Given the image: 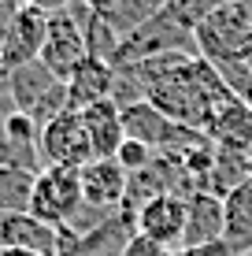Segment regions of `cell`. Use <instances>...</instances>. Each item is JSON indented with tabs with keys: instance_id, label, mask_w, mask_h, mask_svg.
<instances>
[{
	"instance_id": "ba28073f",
	"label": "cell",
	"mask_w": 252,
	"mask_h": 256,
	"mask_svg": "<svg viewBox=\"0 0 252 256\" xmlns=\"http://www.w3.org/2000/svg\"><path fill=\"white\" fill-rule=\"evenodd\" d=\"M186 219H189V197H182V193H160V197L145 200L134 212V234L160 245V249H182Z\"/></svg>"
},
{
	"instance_id": "e0dca14e",
	"label": "cell",
	"mask_w": 252,
	"mask_h": 256,
	"mask_svg": "<svg viewBox=\"0 0 252 256\" xmlns=\"http://www.w3.org/2000/svg\"><path fill=\"white\" fill-rule=\"evenodd\" d=\"M230 0H160V12L167 15L171 22H178L182 30H197L212 12H219Z\"/></svg>"
},
{
	"instance_id": "7a4b0ae2",
	"label": "cell",
	"mask_w": 252,
	"mask_h": 256,
	"mask_svg": "<svg viewBox=\"0 0 252 256\" xmlns=\"http://www.w3.org/2000/svg\"><path fill=\"white\" fill-rule=\"evenodd\" d=\"M208 64H252V0H230L193 30Z\"/></svg>"
},
{
	"instance_id": "7c38bea8",
	"label": "cell",
	"mask_w": 252,
	"mask_h": 256,
	"mask_svg": "<svg viewBox=\"0 0 252 256\" xmlns=\"http://www.w3.org/2000/svg\"><path fill=\"white\" fill-rule=\"evenodd\" d=\"M0 249H26L37 256H56L59 226L41 223L30 212H0Z\"/></svg>"
},
{
	"instance_id": "5b68a950",
	"label": "cell",
	"mask_w": 252,
	"mask_h": 256,
	"mask_svg": "<svg viewBox=\"0 0 252 256\" xmlns=\"http://www.w3.org/2000/svg\"><path fill=\"white\" fill-rule=\"evenodd\" d=\"M119 116H123V134L130 141H141L152 152H186L189 145H197V141L208 138L201 130H189V126H182V122L167 119L149 100L126 104V108H119Z\"/></svg>"
},
{
	"instance_id": "44dd1931",
	"label": "cell",
	"mask_w": 252,
	"mask_h": 256,
	"mask_svg": "<svg viewBox=\"0 0 252 256\" xmlns=\"http://www.w3.org/2000/svg\"><path fill=\"white\" fill-rule=\"evenodd\" d=\"M11 116V100H7V93H4V86H0V130H4V119Z\"/></svg>"
},
{
	"instance_id": "ac0fdd59",
	"label": "cell",
	"mask_w": 252,
	"mask_h": 256,
	"mask_svg": "<svg viewBox=\"0 0 252 256\" xmlns=\"http://www.w3.org/2000/svg\"><path fill=\"white\" fill-rule=\"evenodd\" d=\"M152 156H156L152 148H145L141 141H130V138H126V141H123V148L115 152V160H119V167H123L126 174H134V171H141V167L149 164Z\"/></svg>"
},
{
	"instance_id": "52a82bcc",
	"label": "cell",
	"mask_w": 252,
	"mask_h": 256,
	"mask_svg": "<svg viewBox=\"0 0 252 256\" xmlns=\"http://www.w3.org/2000/svg\"><path fill=\"white\" fill-rule=\"evenodd\" d=\"M89 56L85 48V26H82V0H74L71 8L48 15V30H45V45H41V64H45L59 82L71 78V70Z\"/></svg>"
},
{
	"instance_id": "ffe728a7",
	"label": "cell",
	"mask_w": 252,
	"mask_h": 256,
	"mask_svg": "<svg viewBox=\"0 0 252 256\" xmlns=\"http://www.w3.org/2000/svg\"><path fill=\"white\" fill-rule=\"evenodd\" d=\"M19 0H0V38H4V30H7V22L15 19V12H19Z\"/></svg>"
},
{
	"instance_id": "603a6c76",
	"label": "cell",
	"mask_w": 252,
	"mask_h": 256,
	"mask_svg": "<svg viewBox=\"0 0 252 256\" xmlns=\"http://www.w3.org/2000/svg\"><path fill=\"white\" fill-rule=\"evenodd\" d=\"M85 4H89V8H97V12H104V8H108L111 0H85Z\"/></svg>"
},
{
	"instance_id": "8992f818",
	"label": "cell",
	"mask_w": 252,
	"mask_h": 256,
	"mask_svg": "<svg viewBox=\"0 0 252 256\" xmlns=\"http://www.w3.org/2000/svg\"><path fill=\"white\" fill-rule=\"evenodd\" d=\"M163 52H197V41H193V30H182L163 12H156L152 19L134 26L119 41L115 56H111V67H134V64L152 60V56H163Z\"/></svg>"
},
{
	"instance_id": "9c48e42d",
	"label": "cell",
	"mask_w": 252,
	"mask_h": 256,
	"mask_svg": "<svg viewBox=\"0 0 252 256\" xmlns=\"http://www.w3.org/2000/svg\"><path fill=\"white\" fill-rule=\"evenodd\" d=\"M37 148H41L45 167H78V171H82V167L93 160V148H89V138H85V126H82V116H78V112H59V116L41 130Z\"/></svg>"
},
{
	"instance_id": "7402d4cb",
	"label": "cell",
	"mask_w": 252,
	"mask_h": 256,
	"mask_svg": "<svg viewBox=\"0 0 252 256\" xmlns=\"http://www.w3.org/2000/svg\"><path fill=\"white\" fill-rule=\"evenodd\" d=\"M4 256H37V252H26V249H0Z\"/></svg>"
},
{
	"instance_id": "277c9868",
	"label": "cell",
	"mask_w": 252,
	"mask_h": 256,
	"mask_svg": "<svg viewBox=\"0 0 252 256\" xmlns=\"http://www.w3.org/2000/svg\"><path fill=\"white\" fill-rule=\"evenodd\" d=\"M26 212L48 226H71L82 212V178L78 167H41L33 174Z\"/></svg>"
},
{
	"instance_id": "cb8c5ba5",
	"label": "cell",
	"mask_w": 252,
	"mask_h": 256,
	"mask_svg": "<svg viewBox=\"0 0 252 256\" xmlns=\"http://www.w3.org/2000/svg\"><path fill=\"white\" fill-rule=\"evenodd\" d=\"M0 256H4V252H0Z\"/></svg>"
},
{
	"instance_id": "2e32d148",
	"label": "cell",
	"mask_w": 252,
	"mask_h": 256,
	"mask_svg": "<svg viewBox=\"0 0 252 256\" xmlns=\"http://www.w3.org/2000/svg\"><path fill=\"white\" fill-rule=\"evenodd\" d=\"M223 242V197L208 190L189 193V219H186V238L182 249H201V245Z\"/></svg>"
},
{
	"instance_id": "30bf717a",
	"label": "cell",
	"mask_w": 252,
	"mask_h": 256,
	"mask_svg": "<svg viewBox=\"0 0 252 256\" xmlns=\"http://www.w3.org/2000/svg\"><path fill=\"white\" fill-rule=\"evenodd\" d=\"M45 30H48V15L37 8H19L15 19L7 22L4 38H0V74H11L26 64L41 56L45 45Z\"/></svg>"
},
{
	"instance_id": "5bb4252c",
	"label": "cell",
	"mask_w": 252,
	"mask_h": 256,
	"mask_svg": "<svg viewBox=\"0 0 252 256\" xmlns=\"http://www.w3.org/2000/svg\"><path fill=\"white\" fill-rule=\"evenodd\" d=\"M85 126V138H89L93 148V160H115V152L123 148V116H119V104L115 100H97L89 108L78 112Z\"/></svg>"
},
{
	"instance_id": "4fadbf2b",
	"label": "cell",
	"mask_w": 252,
	"mask_h": 256,
	"mask_svg": "<svg viewBox=\"0 0 252 256\" xmlns=\"http://www.w3.org/2000/svg\"><path fill=\"white\" fill-rule=\"evenodd\" d=\"M67 112H82L97 100H111V90H115V67L108 60L85 56L82 64L71 70L67 78Z\"/></svg>"
},
{
	"instance_id": "3957f363",
	"label": "cell",
	"mask_w": 252,
	"mask_h": 256,
	"mask_svg": "<svg viewBox=\"0 0 252 256\" xmlns=\"http://www.w3.org/2000/svg\"><path fill=\"white\" fill-rule=\"evenodd\" d=\"M0 86L7 90L11 112L26 116L33 126H37V134L59 116V112H67V86L59 82L41 60L11 70V74H0Z\"/></svg>"
},
{
	"instance_id": "d6986e66",
	"label": "cell",
	"mask_w": 252,
	"mask_h": 256,
	"mask_svg": "<svg viewBox=\"0 0 252 256\" xmlns=\"http://www.w3.org/2000/svg\"><path fill=\"white\" fill-rule=\"evenodd\" d=\"M22 8H37V12H45V15H52V12H63V8H71L74 0H19Z\"/></svg>"
},
{
	"instance_id": "6da1fadb",
	"label": "cell",
	"mask_w": 252,
	"mask_h": 256,
	"mask_svg": "<svg viewBox=\"0 0 252 256\" xmlns=\"http://www.w3.org/2000/svg\"><path fill=\"white\" fill-rule=\"evenodd\" d=\"M126 70L137 78L149 104H156L167 119L201 134L215 112L234 96L215 64H208L201 52H163Z\"/></svg>"
},
{
	"instance_id": "8fae6325",
	"label": "cell",
	"mask_w": 252,
	"mask_h": 256,
	"mask_svg": "<svg viewBox=\"0 0 252 256\" xmlns=\"http://www.w3.org/2000/svg\"><path fill=\"white\" fill-rule=\"evenodd\" d=\"M78 178H82V208H93L97 216H111L123 208L130 174L119 167V160H89L78 171Z\"/></svg>"
},
{
	"instance_id": "9a60e30c",
	"label": "cell",
	"mask_w": 252,
	"mask_h": 256,
	"mask_svg": "<svg viewBox=\"0 0 252 256\" xmlns=\"http://www.w3.org/2000/svg\"><path fill=\"white\" fill-rule=\"evenodd\" d=\"M223 245L234 256H245L252 249V178L223 197Z\"/></svg>"
}]
</instances>
